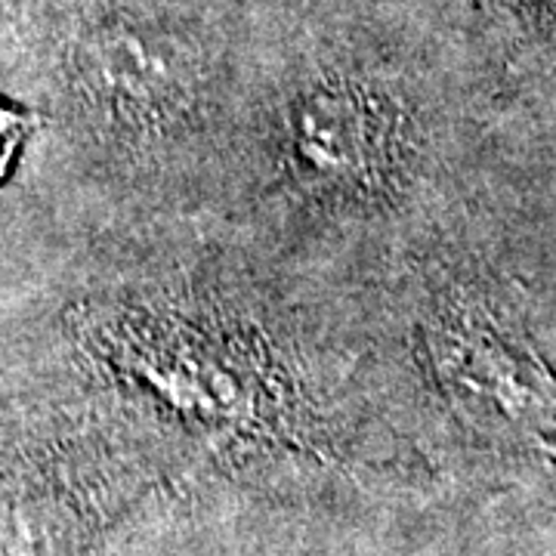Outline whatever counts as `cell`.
I'll return each mask as SVG.
<instances>
[{"instance_id": "1", "label": "cell", "mask_w": 556, "mask_h": 556, "mask_svg": "<svg viewBox=\"0 0 556 556\" xmlns=\"http://www.w3.org/2000/svg\"><path fill=\"white\" fill-rule=\"evenodd\" d=\"M448 0H251L241 84L195 223L358 291L464 223Z\"/></svg>"}, {"instance_id": "2", "label": "cell", "mask_w": 556, "mask_h": 556, "mask_svg": "<svg viewBox=\"0 0 556 556\" xmlns=\"http://www.w3.org/2000/svg\"><path fill=\"white\" fill-rule=\"evenodd\" d=\"M72 137L124 226L199 217L251 0H47Z\"/></svg>"}, {"instance_id": "3", "label": "cell", "mask_w": 556, "mask_h": 556, "mask_svg": "<svg viewBox=\"0 0 556 556\" xmlns=\"http://www.w3.org/2000/svg\"><path fill=\"white\" fill-rule=\"evenodd\" d=\"M437 489L390 473L201 479L139 501L87 556H467L424 522Z\"/></svg>"}, {"instance_id": "4", "label": "cell", "mask_w": 556, "mask_h": 556, "mask_svg": "<svg viewBox=\"0 0 556 556\" xmlns=\"http://www.w3.org/2000/svg\"><path fill=\"white\" fill-rule=\"evenodd\" d=\"M3 3H10V0H0V7H3Z\"/></svg>"}]
</instances>
